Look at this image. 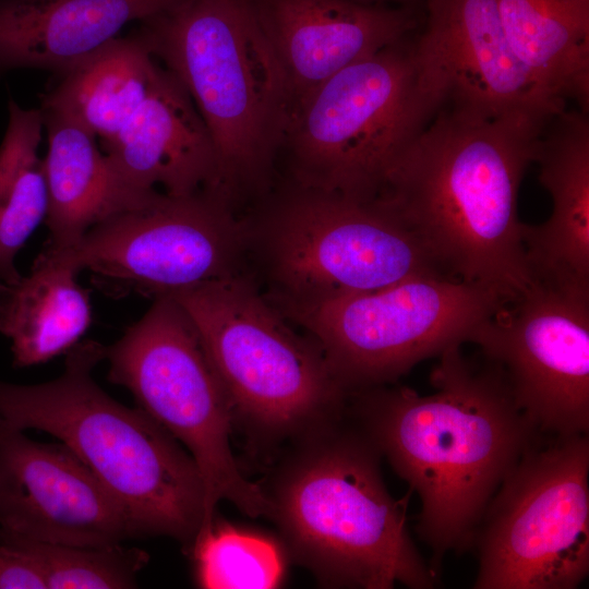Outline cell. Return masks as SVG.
Instances as JSON below:
<instances>
[{"instance_id": "cell-1", "label": "cell", "mask_w": 589, "mask_h": 589, "mask_svg": "<svg viewBox=\"0 0 589 589\" xmlns=\"http://www.w3.org/2000/svg\"><path fill=\"white\" fill-rule=\"evenodd\" d=\"M426 396L381 385L349 393L352 419L421 502L416 532L440 576L444 556L473 546L482 516L521 455L543 437L520 411L503 368L454 346Z\"/></svg>"}, {"instance_id": "cell-2", "label": "cell", "mask_w": 589, "mask_h": 589, "mask_svg": "<svg viewBox=\"0 0 589 589\" xmlns=\"http://www.w3.org/2000/svg\"><path fill=\"white\" fill-rule=\"evenodd\" d=\"M556 112L483 116L442 107L389 166L372 202L417 237L442 274L502 304L514 301L534 284L519 185Z\"/></svg>"}, {"instance_id": "cell-3", "label": "cell", "mask_w": 589, "mask_h": 589, "mask_svg": "<svg viewBox=\"0 0 589 589\" xmlns=\"http://www.w3.org/2000/svg\"><path fill=\"white\" fill-rule=\"evenodd\" d=\"M342 414L305 432L306 442L266 494L268 516L291 556L324 585L434 588L438 576L406 527L412 491L399 500L389 494L378 449Z\"/></svg>"}, {"instance_id": "cell-4", "label": "cell", "mask_w": 589, "mask_h": 589, "mask_svg": "<svg viewBox=\"0 0 589 589\" xmlns=\"http://www.w3.org/2000/svg\"><path fill=\"white\" fill-rule=\"evenodd\" d=\"M136 31L207 128L217 157L216 193L239 213L262 200L275 187L293 107L249 0H179Z\"/></svg>"}, {"instance_id": "cell-5", "label": "cell", "mask_w": 589, "mask_h": 589, "mask_svg": "<svg viewBox=\"0 0 589 589\" xmlns=\"http://www.w3.org/2000/svg\"><path fill=\"white\" fill-rule=\"evenodd\" d=\"M107 347L77 342L57 378L0 381V419L64 444L121 508L131 537L167 536L191 546L204 518L205 490L184 447L141 408L111 398L93 377Z\"/></svg>"}, {"instance_id": "cell-6", "label": "cell", "mask_w": 589, "mask_h": 589, "mask_svg": "<svg viewBox=\"0 0 589 589\" xmlns=\"http://www.w3.org/2000/svg\"><path fill=\"white\" fill-rule=\"evenodd\" d=\"M255 205L244 214L250 256L260 260L264 294L277 309L445 276L417 237L372 201L287 181Z\"/></svg>"}, {"instance_id": "cell-7", "label": "cell", "mask_w": 589, "mask_h": 589, "mask_svg": "<svg viewBox=\"0 0 589 589\" xmlns=\"http://www.w3.org/2000/svg\"><path fill=\"white\" fill-rule=\"evenodd\" d=\"M406 39L342 69L296 106L281 149L289 182L374 199L389 166L442 107Z\"/></svg>"}, {"instance_id": "cell-8", "label": "cell", "mask_w": 589, "mask_h": 589, "mask_svg": "<svg viewBox=\"0 0 589 589\" xmlns=\"http://www.w3.org/2000/svg\"><path fill=\"white\" fill-rule=\"evenodd\" d=\"M189 316L235 416L273 436L341 414L348 392L248 272L169 294Z\"/></svg>"}, {"instance_id": "cell-9", "label": "cell", "mask_w": 589, "mask_h": 589, "mask_svg": "<svg viewBox=\"0 0 589 589\" xmlns=\"http://www.w3.org/2000/svg\"><path fill=\"white\" fill-rule=\"evenodd\" d=\"M108 378L125 387L137 407L191 455L203 479L204 518L199 533L226 500L251 517L269 514L261 486L241 473L231 444L235 411L187 313L169 296L107 347Z\"/></svg>"}, {"instance_id": "cell-10", "label": "cell", "mask_w": 589, "mask_h": 589, "mask_svg": "<svg viewBox=\"0 0 589 589\" xmlns=\"http://www.w3.org/2000/svg\"><path fill=\"white\" fill-rule=\"evenodd\" d=\"M474 589H575L589 574V436L541 437L477 529Z\"/></svg>"}, {"instance_id": "cell-11", "label": "cell", "mask_w": 589, "mask_h": 589, "mask_svg": "<svg viewBox=\"0 0 589 589\" xmlns=\"http://www.w3.org/2000/svg\"><path fill=\"white\" fill-rule=\"evenodd\" d=\"M502 303L442 275L277 309L305 329L349 393L396 382L416 364L468 342Z\"/></svg>"}, {"instance_id": "cell-12", "label": "cell", "mask_w": 589, "mask_h": 589, "mask_svg": "<svg viewBox=\"0 0 589 589\" xmlns=\"http://www.w3.org/2000/svg\"><path fill=\"white\" fill-rule=\"evenodd\" d=\"M40 253L89 271L112 294L154 299L245 273L250 257L245 216L209 190L159 192L95 225L73 247Z\"/></svg>"}, {"instance_id": "cell-13", "label": "cell", "mask_w": 589, "mask_h": 589, "mask_svg": "<svg viewBox=\"0 0 589 589\" xmlns=\"http://www.w3.org/2000/svg\"><path fill=\"white\" fill-rule=\"evenodd\" d=\"M545 437L589 435V298L534 281L471 334Z\"/></svg>"}, {"instance_id": "cell-14", "label": "cell", "mask_w": 589, "mask_h": 589, "mask_svg": "<svg viewBox=\"0 0 589 589\" xmlns=\"http://www.w3.org/2000/svg\"><path fill=\"white\" fill-rule=\"evenodd\" d=\"M0 532L84 546L113 545L130 538L117 502L64 444L31 440L2 419Z\"/></svg>"}, {"instance_id": "cell-15", "label": "cell", "mask_w": 589, "mask_h": 589, "mask_svg": "<svg viewBox=\"0 0 589 589\" xmlns=\"http://www.w3.org/2000/svg\"><path fill=\"white\" fill-rule=\"evenodd\" d=\"M414 53L442 107L483 116L564 109L513 51L496 0H428V24Z\"/></svg>"}, {"instance_id": "cell-16", "label": "cell", "mask_w": 589, "mask_h": 589, "mask_svg": "<svg viewBox=\"0 0 589 589\" xmlns=\"http://www.w3.org/2000/svg\"><path fill=\"white\" fill-rule=\"evenodd\" d=\"M249 2L284 73L293 109L326 80L406 37L414 26L404 9L351 0Z\"/></svg>"}, {"instance_id": "cell-17", "label": "cell", "mask_w": 589, "mask_h": 589, "mask_svg": "<svg viewBox=\"0 0 589 589\" xmlns=\"http://www.w3.org/2000/svg\"><path fill=\"white\" fill-rule=\"evenodd\" d=\"M118 177L139 193L185 196L216 192L217 157L207 128L190 95L166 68L123 128L104 142Z\"/></svg>"}, {"instance_id": "cell-18", "label": "cell", "mask_w": 589, "mask_h": 589, "mask_svg": "<svg viewBox=\"0 0 589 589\" xmlns=\"http://www.w3.org/2000/svg\"><path fill=\"white\" fill-rule=\"evenodd\" d=\"M587 112H556L546 123L534 161L552 212L540 225H521L533 281L589 297V120Z\"/></svg>"}, {"instance_id": "cell-19", "label": "cell", "mask_w": 589, "mask_h": 589, "mask_svg": "<svg viewBox=\"0 0 589 589\" xmlns=\"http://www.w3.org/2000/svg\"><path fill=\"white\" fill-rule=\"evenodd\" d=\"M179 0H0V77L36 69L57 74L93 53L130 22Z\"/></svg>"}, {"instance_id": "cell-20", "label": "cell", "mask_w": 589, "mask_h": 589, "mask_svg": "<svg viewBox=\"0 0 589 589\" xmlns=\"http://www.w3.org/2000/svg\"><path fill=\"white\" fill-rule=\"evenodd\" d=\"M48 149L44 157L48 189L45 223L49 250L76 244L103 220L137 206L159 192L139 193L118 177L96 136L60 111L39 107Z\"/></svg>"}, {"instance_id": "cell-21", "label": "cell", "mask_w": 589, "mask_h": 589, "mask_svg": "<svg viewBox=\"0 0 589 589\" xmlns=\"http://www.w3.org/2000/svg\"><path fill=\"white\" fill-rule=\"evenodd\" d=\"M77 273L39 253L28 275L0 281V334L11 342L15 368L67 353L86 333L92 305Z\"/></svg>"}, {"instance_id": "cell-22", "label": "cell", "mask_w": 589, "mask_h": 589, "mask_svg": "<svg viewBox=\"0 0 589 589\" xmlns=\"http://www.w3.org/2000/svg\"><path fill=\"white\" fill-rule=\"evenodd\" d=\"M507 40L543 94L589 104V0H496Z\"/></svg>"}, {"instance_id": "cell-23", "label": "cell", "mask_w": 589, "mask_h": 589, "mask_svg": "<svg viewBox=\"0 0 589 589\" xmlns=\"http://www.w3.org/2000/svg\"><path fill=\"white\" fill-rule=\"evenodd\" d=\"M158 68L137 31L116 37L59 73L40 107L68 115L104 143L144 100Z\"/></svg>"}, {"instance_id": "cell-24", "label": "cell", "mask_w": 589, "mask_h": 589, "mask_svg": "<svg viewBox=\"0 0 589 589\" xmlns=\"http://www.w3.org/2000/svg\"><path fill=\"white\" fill-rule=\"evenodd\" d=\"M9 119L0 144V281L21 278L15 259L45 221L48 189L38 149L44 130L40 109L9 101Z\"/></svg>"}, {"instance_id": "cell-25", "label": "cell", "mask_w": 589, "mask_h": 589, "mask_svg": "<svg viewBox=\"0 0 589 589\" xmlns=\"http://www.w3.org/2000/svg\"><path fill=\"white\" fill-rule=\"evenodd\" d=\"M190 548L201 588L269 589L284 577V557L276 542L216 519Z\"/></svg>"}, {"instance_id": "cell-26", "label": "cell", "mask_w": 589, "mask_h": 589, "mask_svg": "<svg viewBox=\"0 0 589 589\" xmlns=\"http://www.w3.org/2000/svg\"><path fill=\"white\" fill-rule=\"evenodd\" d=\"M3 536L16 541L34 558L47 589L134 588L137 573L148 561L144 551L121 543L84 546Z\"/></svg>"}, {"instance_id": "cell-27", "label": "cell", "mask_w": 589, "mask_h": 589, "mask_svg": "<svg viewBox=\"0 0 589 589\" xmlns=\"http://www.w3.org/2000/svg\"><path fill=\"white\" fill-rule=\"evenodd\" d=\"M0 589H47L34 558L16 541L1 533Z\"/></svg>"}, {"instance_id": "cell-28", "label": "cell", "mask_w": 589, "mask_h": 589, "mask_svg": "<svg viewBox=\"0 0 589 589\" xmlns=\"http://www.w3.org/2000/svg\"><path fill=\"white\" fill-rule=\"evenodd\" d=\"M351 1H354V2H358V3H363V4L386 5L385 2L400 1V0H351Z\"/></svg>"}]
</instances>
